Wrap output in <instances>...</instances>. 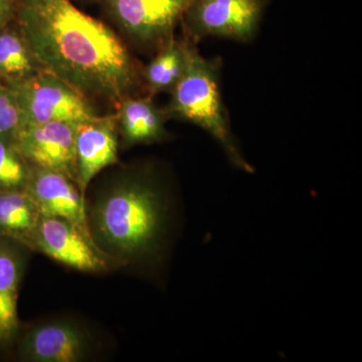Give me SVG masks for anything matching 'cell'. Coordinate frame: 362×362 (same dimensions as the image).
I'll list each match as a JSON object with an SVG mask.
<instances>
[{
	"label": "cell",
	"instance_id": "cell-7",
	"mask_svg": "<svg viewBox=\"0 0 362 362\" xmlns=\"http://www.w3.org/2000/svg\"><path fill=\"white\" fill-rule=\"evenodd\" d=\"M33 250L81 272L105 271L111 262L90 235L71 221L56 216H42Z\"/></svg>",
	"mask_w": 362,
	"mask_h": 362
},
{
	"label": "cell",
	"instance_id": "cell-3",
	"mask_svg": "<svg viewBox=\"0 0 362 362\" xmlns=\"http://www.w3.org/2000/svg\"><path fill=\"white\" fill-rule=\"evenodd\" d=\"M223 59L202 56L197 45L190 44L187 66L164 112L168 119L199 126L220 144L228 160L246 173L254 168L243 156L235 142L221 94Z\"/></svg>",
	"mask_w": 362,
	"mask_h": 362
},
{
	"label": "cell",
	"instance_id": "cell-4",
	"mask_svg": "<svg viewBox=\"0 0 362 362\" xmlns=\"http://www.w3.org/2000/svg\"><path fill=\"white\" fill-rule=\"evenodd\" d=\"M268 0H189L180 23L185 39L197 45L209 37L252 42Z\"/></svg>",
	"mask_w": 362,
	"mask_h": 362
},
{
	"label": "cell",
	"instance_id": "cell-2",
	"mask_svg": "<svg viewBox=\"0 0 362 362\" xmlns=\"http://www.w3.org/2000/svg\"><path fill=\"white\" fill-rule=\"evenodd\" d=\"M168 218L163 182L147 164L117 171L87 209L95 244L111 262L121 264L156 261L163 247Z\"/></svg>",
	"mask_w": 362,
	"mask_h": 362
},
{
	"label": "cell",
	"instance_id": "cell-5",
	"mask_svg": "<svg viewBox=\"0 0 362 362\" xmlns=\"http://www.w3.org/2000/svg\"><path fill=\"white\" fill-rule=\"evenodd\" d=\"M188 1L98 0L124 39L148 54H156L175 37Z\"/></svg>",
	"mask_w": 362,
	"mask_h": 362
},
{
	"label": "cell",
	"instance_id": "cell-8",
	"mask_svg": "<svg viewBox=\"0 0 362 362\" xmlns=\"http://www.w3.org/2000/svg\"><path fill=\"white\" fill-rule=\"evenodd\" d=\"M13 140L30 168L58 171L76 182V125L26 124Z\"/></svg>",
	"mask_w": 362,
	"mask_h": 362
},
{
	"label": "cell",
	"instance_id": "cell-14",
	"mask_svg": "<svg viewBox=\"0 0 362 362\" xmlns=\"http://www.w3.org/2000/svg\"><path fill=\"white\" fill-rule=\"evenodd\" d=\"M44 71L14 21L0 30V83L14 87Z\"/></svg>",
	"mask_w": 362,
	"mask_h": 362
},
{
	"label": "cell",
	"instance_id": "cell-15",
	"mask_svg": "<svg viewBox=\"0 0 362 362\" xmlns=\"http://www.w3.org/2000/svg\"><path fill=\"white\" fill-rule=\"evenodd\" d=\"M40 218L39 207L25 189L0 192V237L33 250Z\"/></svg>",
	"mask_w": 362,
	"mask_h": 362
},
{
	"label": "cell",
	"instance_id": "cell-6",
	"mask_svg": "<svg viewBox=\"0 0 362 362\" xmlns=\"http://www.w3.org/2000/svg\"><path fill=\"white\" fill-rule=\"evenodd\" d=\"M9 89L20 104L25 125L51 122L77 125L102 115L89 98L47 71Z\"/></svg>",
	"mask_w": 362,
	"mask_h": 362
},
{
	"label": "cell",
	"instance_id": "cell-17",
	"mask_svg": "<svg viewBox=\"0 0 362 362\" xmlns=\"http://www.w3.org/2000/svg\"><path fill=\"white\" fill-rule=\"evenodd\" d=\"M30 175L13 138L0 137V192L25 189Z\"/></svg>",
	"mask_w": 362,
	"mask_h": 362
},
{
	"label": "cell",
	"instance_id": "cell-10",
	"mask_svg": "<svg viewBox=\"0 0 362 362\" xmlns=\"http://www.w3.org/2000/svg\"><path fill=\"white\" fill-rule=\"evenodd\" d=\"M119 142L115 113L76 125V182L83 194L99 173L118 163Z\"/></svg>",
	"mask_w": 362,
	"mask_h": 362
},
{
	"label": "cell",
	"instance_id": "cell-16",
	"mask_svg": "<svg viewBox=\"0 0 362 362\" xmlns=\"http://www.w3.org/2000/svg\"><path fill=\"white\" fill-rule=\"evenodd\" d=\"M190 44L185 39L173 37L156 52L153 59L143 66L145 94L154 97L159 93H170L185 71Z\"/></svg>",
	"mask_w": 362,
	"mask_h": 362
},
{
	"label": "cell",
	"instance_id": "cell-18",
	"mask_svg": "<svg viewBox=\"0 0 362 362\" xmlns=\"http://www.w3.org/2000/svg\"><path fill=\"white\" fill-rule=\"evenodd\" d=\"M25 125L13 90L0 83V137L13 138Z\"/></svg>",
	"mask_w": 362,
	"mask_h": 362
},
{
	"label": "cell",
	"instance_id": "cell-11",
	"mask_svg": "<svg viewBox=\"0 0 362 362\" xmlns=\"http://www.w3.org/2000/svg\"><path fill=\"white\" fill-rule=\"evenodd\" d=\"M25 190L35 199L42 216L71 221L90 235L85 195L69 176L58 171L30 168Z\"/></svg>",
	"mask_w": 362,
	"mask_h": 362
},
{
	"label": "cell",
	"instance_id": "cell-20",
	"mask_svg": "<svg viewBox=\"0 0 362 362\" xmlns=\"http://www.w3.org/2000/svg\"><path fill=\"white\" fill-rule=\"evenodd\" d=\"M73 1H75V0H73ZM76 1L80 2V4H93V2H98V0H76Z\"/></svg>",
	"mask_w": 362,
	"mask_h": 362
},
{
	"label": "cell",
	"instance_id": "cell-19",
	"mask_svg": "<svg viewBox=\"0 0 362 362\" xmlns=\"http://www.w3.org/2000/svg\"><path fill=\"white\" fill-rule=\"evenodd\" d=\"M16 0H0V30L14 21Z\"/></svg>",
	"mask_w": 362,
	"mask_h": 362
},
{
	"label": "cell",
	"instance_id": "cell-12",
	"mask_svg": "<svg viewBox=\"0 0 362 362\" xmlns=\"http://www.w3.org/2000/svg\"><path fill=\"white\" fill-rule=\"evenodd\" d=\"M28 250L18 240L0 237V349L11 347L20 334L18 292Z\"/></svg>",
	"mask_w": 362,
	"mask_h": 362
},
{
	"label": "cell",
	"instance_id": "cell-1",
	"mask_svg": "<svg viewBox=\"0 0 362 362\" xmlns=\"http://www.w3.org/2000/svg\"><path fill=\"white\" fill-rule=\"evenodd\" d=\"M14 23L45 71L90 101L145 94L143 66L121 35L73 0H16Z\"/></svg>",
	"mask_w": 362,
	"mask_h": 362
},
{
	"label": "cell",
	"instance_id": "cell-9",
	"mask_svg": "<svg viewBox=\"0 0 362 362\" xmlns=\"http://www.w3.org/2000/svg\"><path fill=\"white\" fill-rule=\"evenodd\" d=\"M18 358L33 362H78L89 354L90 338L69 320H49L30 326L16 337Z\"/></svg>",
	"mask_w": 362,
	"mask_h": 362
},
{
	"label": "cell",
	"instance_id": "cell-13",
	"mask_svg": "<svg viewBox=\"0 0 362 362\" xmlns=\"http://www.w3.org/2000/svg\"><path fill=\"white\" fill-rule=\"evenodd\" d=\"M148 95L128 97L116 105L119 140L124 147L165 141L169 133L164 109L154 103Z\"/></svg>",
	"mask_w": 362,
	"mask_h": 362
}]
</instances>
